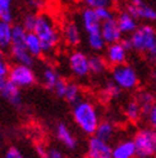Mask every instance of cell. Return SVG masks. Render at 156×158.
I'll list each match as a JSON object with an SVG mask.
<instances>
[{
	"mask_svg": "<svg viewBox=\"0 0 156 158\" xmlns=\"http://www.w3.org/2000/svg\"><path fill=\"white\" fill-rule=\"evenodd\" d=\"M73 121L86 135H95V131L100 123V117L97 108L92 102L87 99H81L72 107Z\"/></svg>",
	"mask_w": 156,
	"mask_h": 158,
	"instance_id": "6da1fadb",
	"label": "cell"
},
{
	"mask_svg": "<svg viewBox=\"0 0 156 158\" xmlns=\"http://www.w3.org/2000/svg\"><path fill=\"white\" fill-rule=\"evenodd\" d=\"M132 50L146 54L150 62H156V30L151 25H141L129 36Z\"/></svg>",
	"mask_w": 156,
	"mask_h": 158,
	"instance_id": "7a4b0ae2",
	"label": "cell"
},
{
	"mask_svg": "<svg viewBox=\"0 0 156 158\" xmlns=\"http://www.w3.org/2000/svg\"><path fill=\"white\" fill-rule=\"evenodd\" d=\"M33 32L40 39L44 53H51L60 41V34L48 14H38Z\"/></svg>",
	"mask_w": 156,
	"mask_h": 158,
	"instance_id": "3957f363",
	"label": "cell"
},
{
	"mask_svg": "<svg viewBox=\"0 0 156 158\" xmlns=\"http://www.w3.org/2000/svg\"><path fill=\"white\" fill-rule=\"evenodd\" d=\"M137 158H152L156 156V130L139 129L133 136Z\"/></svg>",
	"mask_w": 156,
	"mask_h": 158,
	"instance_id": "277c9868",
	"label": "cell"
},
{
	"mask_svg": "<svg viewBox=\"0 0 156 158\" xmlns=\"http://www.w3.org/2000/svg\"><path fill=\"white\" fill-rule=\"evenodd\" d=\"M111 80L122 90H135L139 84V76L133 66L124 63V64L113 67Z\"/></svg>",
	"mask_w": 156,
	"mask_h": 158,
	"instance_id": "5b68a950",
	"label": "cell"
},
{
	"mask_svg": "<svg viewBox=\"0 0 156 158\" xmlns=\"http://www.w3.org/2000/svg\"><path fill=\"white\" fill-rule=\"evenodd\" d=\"M8 80L12 81L19 88H28L32 86L36 82V73L32 69V67L23 66L15 63L14 66L10 67L9 75H8Z\"/></svg>",
	"mask_w": 156,
	"mask_h": 158,
	"instance_id": "8992f818",
	"label": "cell"
},
{
	"mask_svg": "<svg viewBox=\"0 0 156 158\" xmlns=\"http://www.w3.org/2000/svg\"><path fill=\"white\" fill-rule=\"evenodd\" d=\"M68 66L74 77L84 78L90 75L88 55L82 50H74L68 57Z\"/></svg>",
	"mask_w": 156,
	"mask_h": 158,
	"instance_id": "52a82bcc",
	"label": "cell"
},
{
	"mask_svg": "<svg viewBox=\"0 0 156 158\" xmlns=\"http://www.w3.org/2000/svg\"><path fill=\"white\" fill-rule=\"evenodd\" d=\"M113 147L107 141L92 135L87 144V158H113Z\"/></svg>",
	"mask_w": 156,
	"mask_h": 158,
	"instance_id": "ba28073f",
	"label": "cell"
},
{
	"mask_svg": "<svg viewBox=\"0 0 156 158\" xmlns=\"http://www.w3.org/2000/svg\"><path fill=\"white\" fill-rule=\"evenodd\" d=\"M127 58H128V50L124 48L120 41L106 45L105 59L109 66L116 67V66L124 64V63L127 62Z\"/></svg>",
	"mask_w": 156,
	"mask_h": 158,
	"instance_id": "9c48e42d",
	"label": "cell"
},
{
	"mask_svg": "<svg viewBox=\"0 0 156 158\" xmlns=\"http://www.w3.org/2000/svg\"><path fill=\"white\" fill-rule=\"evenodd\" d=\"M81 23L86 34H95L101 31V22L95 9L92 8H83L81 12Z\"/></svg>",
	"mask_w": 156,
	"mask_h": 158,
	"instance_id": "30bf717a",
	"label": "cell"
},
{
	"mask_svg": "<svg viewBox=\"0 0 156 158\" xmlns=\"http://www.w3.org/2000/svg\"><path fill=\"white\" fill-rule=\"evenodd\" d=\"M101 35H103L106 45L122 41L123 34L119 30L118 23H116V18L107 19L101 23Z\"/></svg>",
	"mask_w": 156,
	"mask_h": 158,
	"instance_id": "8fae6325",
	"label": "cell"
},
{
	"mask_svg": "<svg viewBox=\"0 0 156 158\" xmlns=\"http://www.w3.org/2000/svg\"><path fill=\"white\" fill-rule=\"evenodd\" d=\"M115 18H116V23H118V26H119V30L122 31L123 35H129L131 36L138 27L137 18L133 17V15L127 10L120 12Z\"/></svg>",
	"mask_w": 156,
	"mask_h": 158,
	"instance_id": "7c38bea8",
	"label": "cell"
},
{
	"mask_svg": "<svg viewBox=\"0 0 156 158\" xmlns=\"http://www.w3.org/2000/svg\"><path fill=\"white\" fill-rule=\"evenodd\" d=\"M126 10L129 12L137 19H143V21H150V22L156 21V10L145 3L138 4V5L128 4Z\"/></svg>",
	"mask_w": 156,
	"mask_h": 158,
	"instance_id": "4fadbf2b",
	"label": "cell"
},
{
	"mask_svg": "<svg viewBox=\"0 0 156 158\" xmlns=\"http://www.w3.org/2000/svg\"><path fill=\"white\" fill-rule=\"evenodd\" d=\"M55 134H57L58 140L65 148L71 149V151H73V149L77 148V139H76V136L73 135V132L69 130V127L65 123H63V122L58 123L57 129H55Z\"/></svg>",
	"mask_w": 156,
	"mask_h": 158,
	"instance_id": "5bb4252c",
	"label": "cell"
},
{
	"mask_svg": "<svg viewBox=\"0 0 156 158\" xmlns=\"http://www.w3.org/2000/svg\"><path fill=\"white\" fill-rule=\"evenodd\" d=\"M113 158H136V147L133 139H126L113 147Z\"/></svg>",
	"mask_w": 156,
	"mask_h": 158,
	"instance_id": "9a60e30c",
	"label": "cell"
},
{
	"mask_svg": "<svg viewBox=\"0 0 156 158\" xmlns=\"http://www.w3.org/2000/svg\"><path fill=\"white\" fill-rule=\"evenodd\" d=\"M0 94H2V97L4 99H6L14 107H19L22 104L21 88L9 80H6V82L4 85V88L2 89V91H0Z\"/></svg>",
	"mask_w": 156,
	"mask_h": 158,
	"instance_id": "2e32d148",
	"label": "cell"
},
{
	"mask_svg": "<svg viewBox=\"0 0 156 158\" xmlns=\"http://www.w3.org/2000/svg\"><path fill=\"white\" fill-rule=\"evenodd\" d=\"M63 37L69 46H78L81 44V30L77 23L67 22L63 27Z\"/></svg>",
	"mask_w": 156,
	"mask_h": 158,
	"instance_id": "e0dca14e",
	"label": "cell"
},
{
	"mask_svg": "<svg viewBox=\"0 0 156 158\" xmlns=\"http://www.w3.org/2000/svg\"><path fill=\"white\" fill-rule=\"evenodd\" d=\"M10 55L18 64L32 67L35 63V58L28 53L26 46H10Z\"/></svg>",
	"mask_w": 156,
	"mask_h": 158,
	"instance_id": "ac0fdd59",
	"label": "cell"
},
{
	"mask_svg": "<svg viewBox=\"0 0 156 158\" xmlns=\"http://www.w3.org/2000/svg\"><path fill=\"white\" fill-rule=\"evenodd\" d=\"M26 49L28 50V53L32 55L33 58H40L44 54L42 50V45L40 39L37 37V35L35 32H27V37H26Z\"/></svg>",
	"mask_w": 156,
	"mask_h": 158,
	"instance_id": "d6986e66",
	"label": "cell"
},
{
	"mask_svg": "<svg viewBox=\"0 0 156 158\" xmlns=\"http://www.w3.org/2000/svg\"><path fill=\"white\" fill-rule=\"evenodd\" d=\"M115 134V126L113 122L104 120V121H100L97 129L95 131V136H97L99 139L104 140V141H110Z\"/></svg>",
	"mask_w": 156,
	"mask_h": 158,
	"instance_id": "ffe728a7",
	"label": "cell"
},
{
	"mask_svg": "<svg viewBox=\"0 0 156 158\" xmlns=\"http://www.w3.org/2000/svg\"><path fill=\"white\" fill-rule=\"evenodd\" d=\"M88 62H90V73L92 75H96V76L103 75L107 68L106 59L103 55L92 54L88 57Z\"/></svg>",
	"mask_w": 156,
	"mask_h": 158,
	"instance_id": "44dd1931",
	"label": "cell"
},
{
	"mask_svg": "<svg viewBox=\"0 0 156 158\" xmlns=\"http://www.w3.org/2000/svg\"><path fill=\"white\" fill-rule=\"evenodd\" d=\"M136 100L138 102L139 107H141L142 114L147 116V114H149V112L151 110V108L154 107V104L156 103V97L152 93H150V91H141L137 95Z\"/></svg>",
	"mask_w": 156,
	"mask_h": 158,
	"instance_id": "7402d4cb",
	"label": "cell"
},
{
	"mask_svg": "<svg viewBox=\"0 0 156 158\" xmlns=\"http://www.w3.org/2000/svg\"><path fill=\"white\" fill-rule=\"evenodd\" d=\"M60 78L61 77H60L59 72L57 71V68H54L51 66H48V67L44 68V71H42V82L48 89L54 90L57 82L60 80Z\"/></svg>",
	"mask_w": 156,
	"mask_h": 158,
	"instance_id": "603a6c76",
	"label": "cell"
},
{
	"mask_svg": "<svg viewBox=\"0 0 156 158\" xmlns=\"http://www.w3.org/2000/svg\"><path fill=\"white\" fill-rule=\"evenodd\" d=\"M12 23L0 21V48L6 49L12 45Z\"/></svg>",
	"mask_w": 156,
	"mask_h": 158,
	"instance_id": "cb8c5ba5",
	"label": "cell"
},
{
	"mask_svg": "<svg viewBox=\"0 0 156 158\" xmlns=\"http://www.w3.org/2000/svg\"><path fill=\"white\" fill-rule=\"evenodd\" d=\"M27 31L22 25H13L12 27V45L10 46H26Z\"/></svg>",
	"mask_w": 156,
	"mask_h": 158,
	"instance_id": "d4e9b609",
	"label": "cell"
},
{
	"mask_svg": "<svg viewBox=\"0 0 156 158\" xmlns=\"http://www.w3.org/2000/svg\"><path fill=\"white\" fill-rule=\"evenodd\" d=\"M124 113H126V117L131 122H137V121H139V118L142 116V110L138 104V102L136 99H133V100H129L127 103Z\"/></svg>",
	"mask_w": 156,
	"mask_h": 158,
	"instance_id": "484cf974",
	"label": "cell"
},
{
	"mask_svg": "<svg viewBox=\"0 0 156 158\" xmlns=\"http://www.w3.org/2000/svg\"><path fill=\"white\" fill-rule=\"evenodd\" d=\"M87 44L90 46V49L93 52H101L106 48V43L104 40L103 35H101V31L100 32H95V34H88Z\"/></svg>",
	"mask_w": 156,
	"mask_h": 158,
	"instance_id": "4316f807",
	"label": "cell"
},
{
	"mask_svg": "<svg viewBox=\"0 0 156 158\" xmlns=\"http://www.w3.org/2000/svg\"><path fill=\"white\" fill-rule=\"evenodd\" d=\"M81 94H82L81 88L77 82H68L64 99L68 102V103H71L73 106L74 103H77L78 100H81Z\"/></svg>",
	"mask_w": 156,
	"mask_h": 158,
	"instance_id": "83f0119b",
	"label": "cell"
},
{
	"mask_svg": "<svg viewBox=\"0 0 156 158\" xmlns=\"http://www.w3.org/2000/svg\"><path fill=\"white\" fill-rule=\"evenodd\" d=\"M14 0H0V21L8 23L13 22V12L12 5Z\"/></svg>",
	"mask_w": 156,
	"mask_h": 158,
	"instance_id": "f1b7e54d",
	"label": "cell"
},
{
	"mask_svg": "<svg viewBox=\"0 0 156 158\" xmlns=\"http://www.w3.org/2000/svg\"><path fill=\"white\" fill-rule=\"evenodd\" d=\"M36 22H37V14L29 12L23 15L21 25L23 26V28H25L27 32H33L35 27H36Z\"/></svg>",
	"mask_w": 156,
	"mask_h": 158,
	"instance_id": "f546056e",
	"label": "cell"
},
{
	"mask_svg": "<svg viewBox=\"0 0 156 158\" xmlns=\"http://www.w3.org/2000/svg\"><path fill=\"white\" fill-rule=\"evenodd\" d=\"M86 8L100 9V8H111L114 0H80Z\"/></svg>",
	"mask_w": 156,
	"mask_h": 158,
	"instance_id": "4dcf8cb0",
	"label": "cell"
},
{
	"mask_svg": "<svg viewBox=\"0 0 156 158\" xmlns=\"http://www.w3.org/2000/svg\"><path fill=\"white\" fill-rule=\"evenodd\" d=\"M122 93V89L116 85L114 81L106 82V85L104 86V94L107 98H118Z\"/></svg>",
	"mask_w": 156,
	"mask_h": 158,
	"instance_id": "1f68e13d",
	"label": "cell"
},
{
	"mask_svg": "<svg viewBox=\"0 0 156 158\" xmlns=\"http://www.w3.org/2000/svg\"><path fill=\"white\" fill-rule=\"evenodd\" d=\"M99 18L101 22H105L107 19H111V18H115L114 15V12L111 10V8H100V9H95Z\"/></svg>",
	"mask_w": 156,
	"mask_h": 158,
	"instance_id": "d6a6232c",
	"label": "cell"
},
{
	"mask_svg": "<svg viewBox=\"0 0 156 158\" xmlns=\"http://www.w3.org/2000/svg\"><path fill=\"white\" fill-rule=\"evenodd\" d=\"M67 85H68V81L63 80V78H60V80L57 82L55 88H54V91H55L57 97H59V98H63V99H64L65 91H67Z\"/></svg>",
	"mask_w": 156,
	"mask_h": 158,
	"instance_id": "836d02e7",
	"label": "cell"
},
{
	"mask_svg": "<svg viewBox=\"0 0 156 158\" xmlns=\"http://www.w3.org/2000/svg\"><path fill=\"white\" fill-rule=\"evenodd\" d=\"M146 117H147V121H149L150 127L156 130V103L154 104V107L151 108V110H150L149 114H147Z\"/></svg>",
	"mask_w": 156,
	"mask_h": 158,
	"instance_id": "e575fe53",
	"label": "cell"
},
{
	"mask_svg": "<svg viewBox=\"0 0 156 158\" xmlns=\"http://www.w3.org/2000/svg\"><path fill=\"white\" fill-rule=\"evenodd\" d=\"M45 158H64V154L58 148H49V149H46Z\"/></svg>",
	"mask_w": 156,
	"mask_h": 158,
	"instance_id": "d590c367",
	"label": "cell"
},
{
	"mask_svg": "<svg viewBox=\"0 0 156 158\" xmlns=\"http://www.w3.org/2000/svg\"><path fill=\"white\" fill-rule=\"evenodd\" d=\"M9 64L6 63V60L4 58L0 59V77H5L8 78V75H9Z\"/></svg>",
	"mask_w": 156,
	"mask_h": 158,
	"instance_id": "8d00e7d4",
	"label": "cell"
},
{
	"mask_svg": "<svg viewBox=\"0 0 156 158\" xmlns=\"http://www.w3.org/2000/svg\"><path fill=\"white\" fill-rule=\"evenodd\" d=\"M5 158H23V154L15 147H10L5 153Z\"/></svg>",
	"mask_w": 156,
	"mask_h": 158,
	"instance_id": "74e56055",
	"label": "cell"
},
{
	"mask_svg": "<svg viewBox=\"0 0 156 158\" xmlns=\"http://www.w3.org/2000/svg\"><path fill=\"white\" fill-rule=\"evenodd\" d=\"M28 5L35 10H41L45 6V0H28Z\"/></svg>",
	"mask_w": 156,
	"mask_h": 158,
	"instance_id": "f35d334b",
	"label": "cell"
},
{
	"mask_svg": "<svg viewBox=\"0 0 156 158\" xmlns=\"http://www.w3.org/2000/svg\"><path fill=\"white\" fill-rule=\"evenodd\" d=\"M122 44H123V46L126 48L128 52L129 50H132V43H131V39L129 37H127V39H122V41H120Z\"/></svg>",
	"mask_w": 156,
	"mask_h": 158,
	"instance_id": "ab89813d",
	"label": "cell"
},
{
	"mask_svg": "<svg viewBox=\"0 0 156 158\" xmlns=\"http://www.w3.org/2000/svg\"><path fill=\"white\" fill-rule=\"evenodd\" d=\"M36 149H37L38 156H40L41 158H45V157H46V149H45L42 145H37V147H36Z\"/></svg>",
	"mask_w": 156,
	"mask_h": 158,
	"instance_id": "60d3db41",
	"label": "cell"
},
{
	"mask_svg": "<svg viewBox=\"0 0 156 158\" xmlns=\"http://www.w3.org/2000/svg\"><path fill=\"white\" fill-rule=\"evenodd\" d=\"M6 80H8V78H5V77H0V91H2V89L4 88Z\"/></svg>",
	"mask_w": 156,
	"mask_h": 158,
	"instance_id": "b9f144b4",
	"label": "cell"
},
{
	"mask_svg": "<svg viewBox=\"0 0 156 158\" xmlns=\"http://www.w3.org/2000/svg\"><path fill=\"white\" fill-rule=\"evenodd\" d=\"M129 4L132 5H138V4H142L143 3V0H128Z\"/></svg>",
	"mask_w": 156,
	"mask_h": 158,
	"instance_id": "7bdbcfd3",
	"label": "cell"
},
{
	"mask_svg": "<svg viewBox=\"0 0 156 158\" xmlns=\"http://www.w3.org/2000/svg\"><path fill=\"white\" fill-rule=\"evenodd\" d=\"M151 78H152V81L156 84V69L152 71V73H151Z\"/></svg>",
	"mask_w": 156,
	"mask_h": 158,
	"instance_id": "ee69618b",
	"label": "cell"
},
{
	"mask_svg": "<svg viewBox=\"0 0 156 158\" xmlns=\"http://www.w3.org/2000/svg\"><path fill=\"white\" fill-rule=\"evenodd\" d=\"M2 58H4V52H3L2 48H0V59H2Z\"/></svg>",
	"mask_w": 156,
	"mask_h": 158,
	"instance_id": "f6af8a7d",
	"label": "cell"
},
{
	"mask_svg": "<svg viewBox=\"0 0 156 158\" xmlns=\"http://www.w3.org/2000/svg\"><path fill=\"white\" fill-rule=\"evenodd\" d=\"M155 158H156V157H155Z\"/></svg>",
	"mask_w": 156,
	"mask_h": 158,
	"instance_id": "bcb514c9",
	"label": "cell"
}]
</instances>
